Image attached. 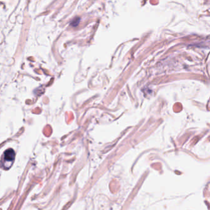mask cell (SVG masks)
Returning a JSON list of instances; mask_svg holds the SVG:
<instances>
[{"label": "cell", "instance_id": "cell-1", "mask_svg": "<svg viewBox=\"0 0 210 210\" xmlns=\"http://www.w3.org/2000/svg\"><path fill=\"white\" fill-rule=\"evenodd\" d=\"M16 157V153L13 148H8L4 151L0 160V167L7 170L14 163Z\"/></svg>", "mask_w": 210, "mask_h": 210}, {"label": "cell", "instance_id": "cell-2", "mask_svg": "<svg viewBox=\"0 0 210 210\" xmlns=\"http://www.w3.org/2000/svg\"><path fill=\"white\" fill-rule=\"evenodd\" d=\"M79 18H77V19L73 20V21L72 22V26H73V27L77 26L78 24V23H79Z\"/></svg>", "mask_w": 210, "mask_h": 210}]
</instances>
